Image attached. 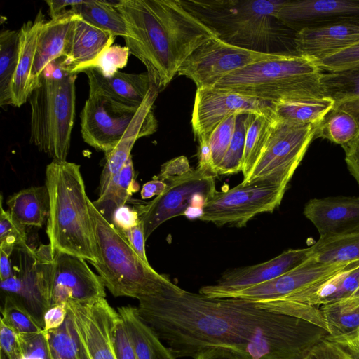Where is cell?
Segmentation results:
<instances>
[{"label":"cell","instance_id":"cell-1","mask_svg":"<svg viewBox=\"0 0 359 359\" xmlns=\"http://www.w3.org/2000/svg\"><path fill=\"white\" fill-rule=\"evenodd\" d=\"M141 318L177 358L224 348L244 359H304L329 332L302 318L239 298L184 289L138 300Z\"/></svg>","mask_w":359,"mask_h":359},{"label":"cell","instance_id":"cell-2","mask_svg":"<svg viewBox=\"0 0 359 359\" xmlns=\"http://www.w3.org/2000/svg\"><path fill=\"white\" fill-rule=\"evenodd\" d=\"M130 54L145 66L158 92L172 80L188 56L217 34L187 11L180 0H120Z\"/></svg>","mask_w":359,"mask_h":359},{"label":"cell","instance_id":"cell-3","mask_svg":"<svg viewBox=\"0 0 359 359\" xmlns=\"http://www.w3.org/2000/svg\"><path fill=\"white\" fill-rule=\"evenodd\" d=\"M45 185L50 198L46 233L50 250L97 262L90 199L80 165L67 161H52L46 166Z\"/></svg>","mask_w":359,"mask_h":359},{"label":"cell","instance_id":"cell-4","mask_svg":"<svg viewBox=\"0 0 359 359\" xmlns=\"http://www.w3.org/2000/svg\"><path fill=\"white\" fill-rule=\"evenodd\" d=\"M182 6L222 41L273 53L284 29L275 15L285 0H180ZM276 54V53H275Z\"/></svg>","mask_w":359,"mask_h":359},{"label":"cell","instance_id":"cell-5","mask_svg":"<svg viewBox=\"0 0 359 359\" xmlns=\"http://www.w3.org/2000/svg\"><path fill=\"white\" fill-rule=\"evenodd\" d=\"M89 207L98 252L97 261L90 263L114 297L140 300L181 289L144 262L90 200Z\"/></svg>","mask_w":359,"mask_h":359},{"label":"cell","instance_id":"cell-6","mask_svg":"<svg viewBox=\"0 0 359 359\" xmlns=\"http://www.w3.org/2000/svg\"><path fill=\"white\" fill-rule=\"evenodd\" d=\"M62 61V57L45 68L28 100L30 142L55 161H67L75 118L77 74Z\"/></svg>","mask_w":359,"mask_h":359},{"label":"cell","instance_id":"cell-7","mask_svg":"<svg viewBox=\"0 0 359 359\" xmlns=\"http://www.w3.org/2000/svg\"><path fill=\"white\" fill-rule=\"evenodd\" d=\"M322 73L313 59L297 54H281L230 73L213 88L272 104L286 100L323 97Z\"/></svg>","mask_w":359,"mask_h":359},{"label":"cell","instance_id":"cell-8","mask_svg":"<svg viewBox=\"0 0 359 359\" xmlns=\"http://www.w3.org/2000/svg\"><path fill=\"white\" fill-rule=\"evenodd\" d=\"M36 266L50 306L105 298L104 285L86 259L41 244L35 250Z\"/></svg>","mask_w":359,"mask_h":359},{"label":"cell","instance_id":"cell-9","mask_svg":"<svg viewBox=\"0 0 359 359\" xmlns=\"http://www.w3.org/2000/svg\"><path fill=\"white\" fill-rule=\"evenodd\" d=\"M316 129V126L295 125L276 118L259 158L241 184L269 182L287 187L315 138Z\"/></svg>","mask_w":359,"mask_h":359},{"label":"cell","instance_id":"cell-10","mask_svg":"<svg viewBox=\"0 0 359 359\" xmlns=\"http://www.w3.org/2000/svg\"><path fill=\"white\" fill-rule=\"evenodd\" d=\"M287 187L269 182L239 184L217 191L203 206L200 219L217 226H245L258 214L271 212L280 204Z\"/></svg>","mask_w":359,"mask_h":359},{"label":"cell","instance_id":"cell-11","mask_svg":"<svg viewBox=\"0 0 359 359\" xmlns=\"http://www.w3.org/2000/svg\"><path fill=\"white\" fill-rule=\"evenodd\" d=\"M167 184L161 194L146 205H140L137 210L143 223L146 240L163 222L185 215L189 209L196 208V203L203 208L217 191L215 176L198 167Z\"/></svg>","mask_w":359,"mask_h":359},{"label":"cell","instance_id":"cell-12","mask_svg":"<svg viewBox=\"0 0 359 359\" xmlns=\"http://www.w3.org/2000/svg\"><path fill=\"white\" fill-rule=\"evenodd\" d=\"M280 55L240 48L212 37L188 56L177 74L191 79L197 89L213 88L220 79L230 73Z\"/></svg>","mask_w":359,"mask_h":359},{"label":"cell","instance_id":"cell-13","mask_svg":"<svg viewBox=\"0 0 359 359\" xmlns=\"http://www.w3.org/2000/svg\"><path fill=\"white\" fill-rule=\"evenodd\" d=\"M140 106L126 104L111 98L88 96L81 112L83 141L105 154L113 150L135 121Z\"/></svg>","mask_w":359,"mask_h":359},{"label":"cell","instance_id":"cell-14","mask_svg":"<svg viewBox=\"0 0 359 359\" xmlns=\"http://www.w3.org/2000/svg\"><path fill=\"white\" fill-rule=\"evenodd\" d=\"M242 113L276 117L273 104L267 101L220 89H197L191 116L194 135L198 142L209 141L222 121Z\"/></svg>","mask_w":359,"mask_h":359},{"label":"cell","instance_id":"cell-15","mask_svg":"<svg viewBox=\"0 0 359 359\" xmlns=\"http://www.w3.org/2000/svg\"><path fill=\"white\" fill-rule=\"evenodd\" d=\"M67 306L88 358L116 359L113 332L120 315L105 298L88 302L71 303Z\"/></svg>","mask_w":359,"mask_h":359},{"label":"cell","instance_id":"cell-16","mask_svg":"<svg viewBox=\"0 0 359 359\" xmlns=\"http://www.w3.org/2000/svg\"><path fill=\"white\" fill-rule=\"evenodd\" d=\"M11 260L13 274L1 280V290L25 309L43 330V316L50 304L37 270L36 251L28 245L16 247Z\"/></svg>","mask_w":359,"mask_h":359},{"label":"cell","instance_id":"cell-17","mask_svg":"<svg viewBox=\"0 0 359 359\" xmlns=\"http://www.w3.org/2000/svg\"><path fill=\"white\" fill-rule=\"evenodd\" d=\"M309 248L289 249L266 262L229 270L222 273L215 284L202 287L199 293L213 298L229 297L296 268L309 258Z\"/></svg>","mask_w":359,"mask_h":359},{"label":"cell","instance_id":"cell-18","mask_svg":"<svg viewBox=\"0 0 359 359\" xmlns=\"http://www.w3.org/2000/svg\"><path fill=\"white\" fill-rule=\"evenodd\" d=\"M275 17L281 25L295 32L337 24L359 25V1L286 0Z\"/></svg>","mask_w":359,"mask_h":359},{"label":"cell","instance_id":"cell-19","mask_svg":"<svg viewBox=\"0 0 359 359\" xmlns=\"http://www.w3.org/2000/svg\"><path fill=\"white\" fill-rule=\"evenodd\" d=\"M351 263L323 264L308 258L296 268L273 280L239 291L229 297L252 302L283 297L337 273Z\"/></svg>","mask_w":359,"mask_h":359},{"label":"cell","instance_id":"cell-20","mask_svg":"<svg viewBox=\"0 0 359 359\" xmlns=\"http://www.w3.org/2000/svg\"><path fill=\"white\" fill-rule=\"evenodd\" d=\"M303 212L320 238L359 231V196L312 198L305 204Z\"/></svg>","mask_w":359,"mask_h":359},{"label":"cell","instance_id":"cell-21","mask_svg":"<svg viewBox=\"0 0 359 359\" xmlns=\"http://www.w3.org/2000/svg\"><path fill=\"white\" fill-rule=\"evenodd\" d=\"M359 41V25L337 24L306 28L294 33L296 54L315 61L338 53Z\"/></svg>","mask_w":359,"mask_h":359},{"label":"cell","instance_id":"cell-22","mask_svg":"<svg viewBox=\"0 0 359 359\" xmlns=\"http://www.w3.org/2000/svg\"><path fill=\"white\" fill-rule=\"evenodd\" d=\"M115 36L86 22L75 13L67 34L63 65L70 73L111 46ZM73 74V73H72Z\"/></svg>","mask_w":359,"mask_h":359},{"label":"cell","instance_id":"cell-23","mask_svg":"<svg viewBox=\"0 0 359 359\" xmlns=\"http://www.w3.org/2000/svg\"><path fill=\"white\" fill-rule=\"evenodd\" d=\"M83 72L88 77L89 96H104L128 105L140 106L151 86L147 72L131 74L118 71L109 77L95 69Z\"/></svg>","mask_w":359,"mask_h":359},{"label":"cell","instance_id":"cell-24","mask_svg":"<svg viewBox=\"0 0 359 359\" xmlns=\"http://www.w3.org/2000/svg\"><path fill=\"white\" fill-rule=\"evenodd\" d=\"M74 15L75 13L70 9L43 23L30 78L32 92L39 85L45 68L64 56L67 34Z\"/></svg>","mask_w":359,"mask_h":359},{"label":"cell","instance_id":"cell-25","mask_svg":"<svg viewBox=\"0 0 359 359\" xmlns=\"http://www.w3.org/2000/svg\"><path fill=\"white\" fill-rule=\"evenodd\" d=\"M44 15L40 10L34 20L25 22L20 29L19 55L16 70L11 84L12 106L20 107L32 93L30 78L34 65L37 41Z\"/></svg>","mask_w":359,"mask_h":359},{"label":"cell","instance_id":"cell-26","mask_svg":"<svg viewBox=\"0 0 359 359\" xmlns=\"http://www.w3.org/2000/svg\"><path fill=\"white\" fill-rule=\"evenodd\" d=\"M133 346L137 359H177L156 332L141 318L137 308L132 306L118 309Z\"/></svg>","mask_w":359,"mask_h":359},{"label":"cell","instance_id":"cell-27","mask_svg":"<svg viewBox=\"0 0 359 359\" xmlns=\"http://www.w3.org/2000/svg\"><path fill=\"white\" fill-rule=\"evenodd\" d=\"M6 204L12 217L25 227L41 228L47 223L50 198L46 185L22 189L11 196Z\"/></svg>","mask_w":359,"mask_h":359},{"label":"cell","instance_id":"cell-28","mask_svg":"<svg viewBox=\"0 0 359 359\" xmlns=\"http://www.w3.org/2000/svg\"><path fill=\"white\" fill-rule=\"evenodd\" d=\"M320 83L325 96L334 101L333 108L351 114L359 126V67L323 72Z\"/></svg>","mask_w":359,"mask_h":359},{"label":"cell","instance_id":"cell-29","mask_svg":"<svg viewBox=\"0 0 359 359\" xmlns=\"http://www.w3.org/2000/svg\"><path fill=\"white\" fill-rule=\"evenodd\" d=\"M334 101L330 97H304L273 103L276 118L295 125L318 126L333 108Z\"/></svg>","mask_w":359,"mask_h":359},{"label":"cell","instance_id":"cell-30","mask_svg":"<svg viewBox=\"0 0 359 359\" xmlns=\"http://www.w3.org/2000/svg\"><path fill=\"white\" fill-rule=\"evenodd\" d=\"M309 248V259L323 264L359 260V231L319 239Z\"/></svg>","mask_w":359,"mask_h":359},{"label":"cell","instance_id":"cell-31","mask_svg":"<svg viewBox=\"0 0 359 359\" xmlns=\"http://www.w3.org/2000/svg\"><path fill=\"white\" fill-rule=\"evenodd\" d=\"M71 10L86 22L115 36H130L123 18L115 6V1L81 0Z\"/></svg>","mask_w":359,"mask_h":359},{"label":"cell","instance_id":"cell-32","mask_svg":"<svg viewBox=\"0 0 359 359\" xmlns=\"http://www.w3.org/2000/svg\"><path fill=\"white\" fill-rule=\"evenodd\" d=\"M330 337L355 332L359 329V296L334 301L319 307Z\"/></svg>","mask_w":359,"mask_h":359},{"label":"cell","instance_id":"cell-33","mask_svg":"<svg viewBox=\"0 0 359 359\" xmlns=\"http://www.w3.org/2000/svg\"><path fill=\"white\" fill-rule=\"evenodd\" d=\"M135 185V170L130 156L118 176L109 186L104 194L99 196L93 203L103 217L111 223L115 210L125 205L132 194L138 189V187Z\"/></svg>","mask_w":359,"mask_h":359},{"label":"cell","instance_id":"cell-34","mask_svg":"<svg viewBox=\"0 0 359 359\" xmlns=\"http://www.w3.org/2000/svg\"><path fill=\"white\" fill-rule=\"evenodd\" d=\"M19 30L4 29L0 34V106L12 105L11 84L19 55Z\"/></svg>","mask_w":359,"mask_h":359},{"label":"cell","instance_id":"cell-35","mask_svg":"<svg viewBox=\"0 0 359 359\" xmlns=\"http://www.w3.org/2000/svg\"><path fill=\"white\" fill-rule=\"evenodd\" d=\"M359 126L348 113L332 108L317 126L315 138L322 137L347 149L358 137Z\"/></svg>","mask_w":359,"mask_h":359},{"label":"cell","instance_id":"cell-36","mask_svg":"<svg viewBox=\"0 0 359 359\" xmlns=\"http://www.w3.org/2000/svg\"><path fill=\"white\" fill-rule=\"evenodd\" d=\"M46 332L50 359H88L81 344L69 308L64 323L59 328Z\"/></svg>","mask_w":359,"mask_h":359},{"label":"cell","instance_id":"cell-37","mask_svg":"<svg viewBox=\"0 0 359 359\" xmlns=\"http://www.w3.org/2000/svg\"><path fill=\"white\" fill-rule=\"evenodd\" d=\"M276 118L253 114L248 126L245 144L242 173L245 180L256 164L269 138Z\"/></svg>","mask_w":359,"mask_h":359},{"label":"cell","instance_id":"cell-38","mask_svg":"<svg viewBox=\"0 0 359 359\" xmlns=\"http://www.w3.org/2000/svg\"><path fill=\"white\" fill-rule=\"evenodd\" d=\"M253 114L242 113L236 115L233 136L217 169V175H231L242 171L246 133Z\"/></svg>","mask_w":359,"mask_h":359},{"label":"cell","instance_id":"cell-39","mask_svg":"<svg viewBox=\"0 0 359 359\" xmlns=\"http://www.w3.org/2000/svg\"><path fill=\"white\" fill-rule=\"evenodd\" d=\"M130 54L126 46L112 45L93 60L76 68L72 73L77 74L88 69H95L104 76L109 77L127 65Z\"/></svg>","mask_w":359,"mask_h":359},{"label":"cell","instance_id":"cell-40","mask_svg":"<svg viewBox=\"0 0 359 359\" xmlns=\"http://www.w3.org/2000/svg\"><path fill=\"white\" fill-rule=\"evenodd\" d=\"M1 314V321L18 334L36 333L43 330L25 309L9 297L4 296Z\"/></svg>","mask_w":359,"mask_h":359},{"label":"cell","instance_id":"cell-41","mask_svg":"<svg viewBox=\"0 0 359 359\" xmlns=\"http://www.w3.org/2000/svg\"><path fill=\"white\" fill-rule=\"evenodd\" d=\"M236 115H231L222 121L209 137L211 172L217 176V169L230 144L234 131Z\"/></svg>","mask_w":359,"mask_h":359},{"label":"cell","instance_id":"cell-42","mask_svg":"<svg viewBox=\"0 0 359 359\" xmlns=\"http://www.w3.org/2000/svg\"><path fill=\"white\" fill-rule=\"evenodd\" d=\"M0 207V249L13 252L15 248L27 245L25 226L18 222L8 210L4 209L2 195Z\"/></svg>","mask_w":359,"mask_h":359},{"label":"cell","instance_id":"cell-43","mask_svg":"<svg viewBox=\"0 0 359 359\" xmlns=\"http://www.w3.org/2000/svg\"><path fill=\"white\" fill-rule=\"evenodd\" d=\"M322 70L338 72L359 67V41L332 55L316 60Z\"/></svg>","mask_w":359,"mask_h":359},{"label":"cell","instance_id":"cell-44","mask_svg":"<svg viewBox=\"0 0 359 359\" xmlns=\"http://www.w3.org/2000/svg\"><path fill=\"white\" fill-rule=\"evenodd\" d=\"M22 359H50L46 332L18 334Z\"/></svg>","mask_w":359,"mask_h":359},{"label":"cell","instance_id":"cell-45","mask_svg":"<svg viewBox=\"0 0 359 359\" xmlns=\"http://www.w3.org/2000/svg\"><path fill=\"white\" fill-rule=\"evenodd\" d=\"M113 344L116 359H137L133 346L121 316L116 320L114 328Z\"/></svg>","mask_w":359,"mask_h":359},{"label":"cell","instance_id":"cell-46","mask_svg":"<svg viewBox=\"0 0 359 359\" xmlns=\"http://www.w3.org/2000/svg\"><path fill=\"white\" fill-rule=\"evenodd\" d=\"M0 327L1 352L8 359H22V353L18 334L2 321Z\"/></svg>","mask_w":359,"mask_h":359},{"label":"cell","instance_id":"cell-47","mask_svg":"<svg viewBox=\"0 0 359 359\" xmlns=\"http://www.w3.org/2000/svg\"><path fill=\"white\" fill-rule=\"evenodd\" d=\"M192 170L188 159L184 156H181L163 164L158 177L161 180L167 181L168 183L181 178Z\"/></svg>","mask_w":359,"mask_h":359},{"label":"cell","instance_id":"cell-48","mask_svg":"<svg viewBox=\"0 0 359 359\" xmlns=\"http://www.w3.org/2000/svg\"><path fill=\"white\" fill-rule=\"evenodd\" d=\"M304 359H350L347 352L327 338L318 343Z\"/></svg>","mask_w":359,"mask_h":359},{"label":"cell","instance_id":"cell-49","mask_svg":"<svg viewBox=\"0 0 359 359\" xmlns=\"http://www.w3.org/2000/svg\"><path fill=\"white\" fill-rule=\"evenodd\" d=\"M136 254L147 264H149L145 252V237L143 223L140 220L136 226L120 231Z\"/></svg>","mask_w":359,"mask_h":359},{"label":"cell","instance_id":"cell-50","mask_svg":"<svg viewBox=\"0 0 359 359\" xmlns=\"http://www.w3.org/2000/svg\"><path fill=\"white\" fill-rule=\"evenodd\" d=\"M140 222L138 212L125 205L115 210L112 215L111 224L119 231H123L136 226Z\"/></svg>","mask_w":359,"mask_h":359},{"label":"cell","instance_id":"cell-51","mask_svg":"<svg viewBox=\"0 0 359 359\" xmlns=\"http://www.w3.org/2000/svg\"><path fill=\"white\" fill-rule=\"evenodd\" d=\"M67 304H60L50 306L43 316V330L48 332L59 328L67 316Z\"/></svg>","mask_w":359,"mask_h":359},{"label":"cell","instance_id":"cell-52","mask_svg":"<svg viewBox=\"0 0 359 359\" xmlns=\"http://www.w3.org/2000/svg\"><path fill=\"white\" fill-rule=\"evenodd\" d=\"M347 351L354 359H359V329L351 334L338 337H326Z\"/></svg>","mask_w":359,"mask_h":359},{"label":"cell","instance_id":"cell-53","mask_svg":"<svg viewBox=\"0 0 359 359\" xmlns=\"http://www.w3.org/2000/svg\"><path fill=\"white\" fill-rule=\"evenodd\" d=\"M344 151L347 168L359 187V135Z\"/></svg>","mask_w":359,"mask_h":359},{"label":"cell","instance_id":"cell-54","mask_svg":"<svg viewBox=\"0 0 359 359\" xmlns=\"http://www.w3.org/2000/svg\"><path fill=\"white\" fill-rule=\"evenodd\" d=\"M194 359H244L235 352L221 348H214L201 352Z\"/></svg>","mask_w":359,"mask_h":359},{"label":"cell","instance_id":"cell-55","mask_svg":"<svg viewBox=\"0 0 359 359\" xmlns=\"http://www.w3.org/2000/svg\"><path fill=\"white\" fill-rule=\"evenodd\" d=\"M168 184L161 180H154L146 182L141 189L142 199L151 198L154 196H159L167 188Z\"/></svg>","mask_w":359,"mask_h":359},{"label":"cell","instance_id":"cell-56","mask_svg":"<svg viewBox=\"0 0 359 359\" xmlns=\"http://www.w3.org/2000/svg\"><path fill=\"white\" fill-rule=\"evenodd\" d=\"M80 1L81 0H49L46 1V3L48 6V13L52 19L70 10L73 6L78 4Z\"/></svg>","mask_w":359,"mask_h":359},{"label":"cell","instance_id":"cell-57","mask_svg":"<svg viewBox=\"0 0 359 359\" xmlns=\"http://www.w3.org/2000/svg\"><path fill=\"white\" fill-rule=\"evenodd\" d=\"M12 253L0 249V280H4L13 274L11 255Z\"/></svg>","mask_w":359,"mask_h":359},{"label":"cell","instance_id":"cell-58","mask_svg":"<svg viewBox=\"0 0 359 359\" xmlns=\"http://www.w3.org/2000/svg\"><path fill=\"white\" fill-rule=\"evenodd\" d=\"M353 295L359 296V288L357 290V291L355 292Z\"/></svg>","mask_w":359,"mask_h":359},{"label":"cell","instance_id":"cell-59","mask_svg":"<svg viewBox=\"0 0 359 359\" xmlns=\"http://www.w3.org/2000/svg\"><path fill=\"white\" fill-rule=\"evenodd\" d=\"M346 352H347V351H346ZM347 353H348V352H347ZM348 356H349V358H350V359H354V358H353V357H352V356H351L348 353Z\"/></svg>","mask_w":359,"mask_h":359},{"label":"cell","instance_id":"cell-60","mask_svg":"<svg viewBox=\"0 0 359 359\" xmlns=\"http://www.w3.org/2000/svg\"><path fill=\"white\" fill-rule=\"evenodd\" d=\"M1 359H3V358H1Z\"/></svg>","mask_w":359,"mask_h":359}]
</instances>
